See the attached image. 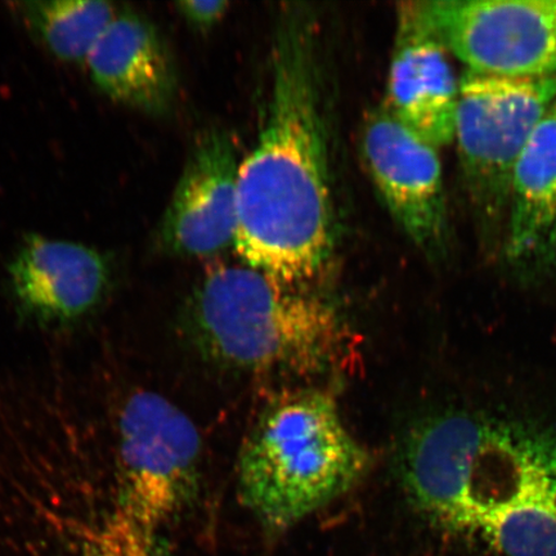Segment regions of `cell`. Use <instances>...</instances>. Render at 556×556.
<instances>
[{
    "instance_id": "3",
    "label": "cell",
    "mask_w": 556,
    "mask_h": 556,
    "mask_svg": "<svg viewBox=\"0 0 556 556\" xmlns=\"http://www.w3.org/2000/svg\"><path fill=\"white\" fill-rule=\"evenodd\" d=\"M370 463L329 393L296 392L270 405L250 433L240 495L262 525L283 531L344 495Z\"/></svg>"
},
{
    "instance_id": "9",
    "label": "cell",
    "mask_w": 556,
    "mask_h": 556,
    "mask_svg": "<svg viewBox=\"0 0 556 556\" xmlns=\"http://www.w3.org/2000/svg\"><path fill=\"white\" fill-rule=\"evenodd\" d=\"M493 427L476 416L447 414L417 424L403 441L402 482L438 523L475 531L472 484Z\"/></svg>"
},
{
    "instance_id": "16",
    "label": "cell",
    "mask_w": 556,
    "mask_h": 556,
    "mask_svg": "<svg viewBox=\"0 0 556 556\" xmlns=\"http://www.w3.org/2000/svg\"><path fill=\"white\" fill-rule=\"evenodd\" d=\"M11 7L53 58L85 65L97 41L122 10L104 0H21Z\"/></svg>"
},
{
    "instance_id": "7",
    "label": "cell",
    "mask_w": 556,
    "mask_h": 556,
    "mask_svg": "<svg viewBox=\"0 0 556 556\" xmlns=\"http://www.w3.org/2000/svg\"><path fill=\"white\" fill-rule=\"evenodd\" d=\"M361 152L395 224L429 258H443L451 227L438 149L381 106L365 117Z\"/></svg>"
},
{
    "instance_id": "18",
    "label": "cell",
    "mask_w": 556,
    "mask_h": 556,
    "mask_svg": "<svg viewBox=\"0 0 556 556\" xmlns=\"http://www.w3.org/2000/svg\"><path fill=\"white\" fill-rule=\"evenodd\" d=\"M552 256H556V225L552 236L551 248H548L547 258H552Z\"/></svg>"
},
{
    "instance_id": "4",
    "label": "cell",
    "mask_w": 556,
    "mask_h": 556,
    "mask_svg": "<svg viewBox=\"0 0 556 556\" xmlns=\"http://www.w3.org/2000/svg\"><path fill=\"white\" fill-rule=\"evenodd\" d=\"M556 102V75L503 78L468 72L458 80L455 138L482 232L498 236L509 215L514 166Z\"/></svg>"
},
{
    "instance_id": "1",
    "label": "cell",
    "mask_w": 556,
    "mask_h": 556,
    "mask_svg": "<svg viewBox=\"0 0 556 556\" xmlns=\"http://www.w3.org/2000/svg\"><path fill=\"white\" fill-rule=\"evenodd\" d=\"M326 93L315 13L304 3L283 4L266 115L240 163L235 252L247 266L294 287L323 273L338 242Z\"/></svg>"
},
{
    "instance_id": "15",
    "label": "cell",
    "mask_w": 556,
    "mask_h": 556,
    "mask_svg": "<svg viewBox=\"0 0 556 556\" xmlns=\"http://www.w3.org/2000/svg\"><path fill=\"white\" fill-rule=\"evenodd\" d=\"M58 519L61 527L52 520V531L46 532L50 538L25 541L5 556H163L159 532L117 502L100 517Z\"/></svg>"
},
{
    "instance_id": "12",
    "label": "cell",
    "mask_w": 556,
    "mask_h": 556,
    "mask_svg": "<svg viewBox=\"0 0 556 556\" xmlns=\"http://www.w3.org/2000/svg\"><path fill=\"white\" fill-rule=\"evenodd\" d=\"M89 78L115 103L150 115L176 103V62L162 31L136 11L121 10L89 53Z\"/></svg>"
},
{
    "instance_id": "6",
    "label": "cell",
    "mask_w": 556,
    "mask_h": 556,
    "mask_svg": "<svg viewBox=\"0 0 556 556\" xmlns=\"http://www.w3.org/2000/svg\"><path fill=\"white\" fill-rule=\"evenodd\" d=\"M468 72L503 78L556 75V0H417Z\"/></svg>"
},
{
    "instance_id": "11",
    "label": "cell",
    "mask_w": 556,
    "mask_h": 556,
    "mask_svg": "<svg viewBox=\"0 0 556 556\" xmlns=\"http://www.w3.org/2000/svg\"><path fill=\"white\" fill-rule=\"evenodd\" d=\"M395 37L386 103L397 117L434 148L454 142L458 80L450 51L424 17L417 2L395 11Z\"/></svg>"
},
{
    "instance_id": "14",
    "label": "cell",
    "mask_w": 556,
    "mask_h": 556,
    "mask_svg": "<svg viewBox=\"0 0 556 556\" xmlns=\"http://www.w3.org/2000/svg\"><path fill=\"white\" fill-rule=\"evenodd\" d=\"M556 225V102L514 166L505 252L521 262L547 256Z\"/></svg>"
},
{
    "instance_id": "5",
    "label": "cell",
    "mask_w": 556,
    "mask_h": 556,
    "mask_svg": "<svg viewBox=\"0 0 556 556\" xmlns=\"http://www.w3.org/2000/svg\"><path fill=\"white\" fill-rule=\"evenodd\" d=\"M200 455L198 429L182 409L155 392L130 394L116 417L117 502L159 532L197 495Z\"/></svg>"
},
{
    "instance_id": "2",
    "label": "cell",
    "mask_w": 556,
    "mask_h": 556,
    "mask_svg": "<svg viewBox=\"0 0 556 556\" xmlns=\"http://www.w3.org/2000/svg\"><path fill=\"white\" fill-rule=\"evenodd\" d=\"M184 328L206 359L248 372L329 371L353 345L350 326L331 303L243 263L201 278Z\"/></svg>"
},
{
    "instance_id": "10",
    "label": "cell",
    "mask_w": 556,
    "mask_h": 556,
    "mask_svg": "<svg viewBox=\"0 0 556 556\" xmlns=\"http://www.w3.org/2000/svg\"><path fill=\"white\" fill-rule=\"evenodd\" d=\"M9 283L21 318L68 326L101 307L113 287V266L85 243L31 233L12 256Z\"/></svg>"
},
{
    "instance_id": "8",
    "label": "cell",
    "mask_w": 556,
    "mask_h": 556,
    "mask_svg": "<svg viewBox=\"0 0 556 556\" xmlns=\"http://www.w3.org/2000/svg\"><path fill=\"white\" fill-rule=\"evenodd\" d=\"M241 159L226 129L212 127L198 135L157 226L159 250L205 260L235 249Z\"/></svg>"
},
{
    "instance_id": "13",
    "label": "cell",
    "mask_w": 556,
    "mask_h": 556,
    "mask_svg": "<svg viewBox=\"0 0 556 556\" xmlns=\"http://www.w3.org/2000/svg\"><path fill=\"white\" fill-rule=\"evenodd\" d=\"M476 532L504 556H556L554 444H534L510 489L481 506Z\"/></svg>"
},
{
    "instance_id": "17",
    "label": "cell",
    "mask_w": 556,
    "mask_h": 556,
    "mask_svg": "<svg viewBox=\"0 0 556 556\" xmlns=\"http://www.w3.org/2000/svg\"><path fill=\"white\" fill-rule=\"evenodd\" d=\"M176 9L194 30L208 31L226 17L229 3L226 0H184Z\"/></svg>"
}]
</instances>
